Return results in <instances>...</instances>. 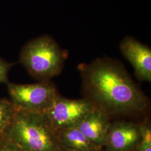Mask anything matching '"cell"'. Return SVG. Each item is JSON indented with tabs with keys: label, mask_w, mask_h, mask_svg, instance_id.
Wrapping results in <instances>:
<instances>
[{
	"label": "cell",
	"mask_w": 151,
	"mask_h": 151,
	"mask_svg": "<svg viewBox=\"0 0 151 151\" xmlns=\"http://www.w3.org/2000/svg\"><path fill=\"white\" fill-rule=\"evenodd\" d=\"M10 101L17 110L43 114L59 94L50 81L32 84H7Z\"/></svg>",
	"instance_id": "cell-4"
},
{
	"label": "cell",
	"mask_w": 151,
	"mask_h": 151,
	"mask_svg": "<svg viewBox=\"0 0 151 151\" xmlns=\"http://www.w3.org/2000/svg\"><path fill=\"white\" fill-rule=\"evenodd\" d=\"M55 134L60 146L64 151H101L77 127L60 130Z\"/></svg>",
	"instance_id": "cell-9"
},
{
	"label": "cell",
	"mask_w": 151,
	"mask_h": 151,
	"mask_svg": "<svg viewBox=\"0 0 151 151\" xmlns=\"http://www.w3.org/2000/svg\"><path fill=\"white\" fill-rule=\"evenodd\" d=\"M2 137L25 151H64L43 114L16 110Z\"/></svg>",
	"instance_id": "cell-2"
},
{
	"label": "cell",
	"mask_w": 151,
	"mask_h": 151,
	"mask_svg": "<svg viewBox=\"0 0 151 151\" xmlns=\"http://www.w3.org/2000/svg\"><path fill=\"white\" fill-rule=\"evenodd\" d=\"M0 151H25L4 138H0Z\"/></svg>",
	"instance_id": "cell-13"
},
{
	"label": "cell",
	"mask_w": 151,
	"mask_h": 151,
	"mask_svg": "<svg viewBox=\"0 0 151 151\" xmlns=\"http://www.w3.org/2000/svg\"><path fill=\"white\" fill-rule=\"evenodd\" d=\"M120 49L133 67L137 78L140 81L151 82V48L135 38L127 36L122 40Z\"/></svg>",
	"instance_id": "cell-7"
},
{
	"label": "cell",
	"mask_w": 151,
	"mask_h": 151,
	"mask_svg": "<svg viewBox=\"0 0 151 151\" xmlns=\"http://www.w3.org/2000/svg\"><path fill=\"white\" fill-rule=\"evenodd\" d=\"M109 116L95 107L83 118L77 127L98 149L104 147L110 126Z\"/></svg>",
	"instance_id": "cell-8"
},
{
	"label": "cell",
	"mask_w": 151,
	"mask_h": 151,
	"mask_svg": "<svg viewBox=\"0 0 151 151\" xmlns=\"http://www.w3.org/2000/svg\"><path fill=\"white\" fill-rule=\"evenodd\" d=\"M140 138L134 151H151V126L149 121L139 124Z\"/></svg>",
	"instance_id": "cell-11"
},
{
	"label": "cell",
	"mask_w": 151,
	"mask_h": 151,
	"mask_svg": "<svg viewBox=\"0 0 151 151\" xmlns=\"http://www.w3.org/2000/svg\"><path fill=\"white\" fill-rule=\"evenodd\" d=\"M140 138L139 124L118 121L110 124L104 147L106 151H134Z\"/></svg>",
	"instance_id": "cell-6"
},
{
	"label": "cell",
	"mask_w": 151,
	"mask_h": 151,
	"mask_svg": "<svg viewBox=\"0 0 151 151\" xmlns=\"http://www.w3.org/2000/svg\"><path fill=\"white\" fill-rule=\"evenodd\" d=\"M14 63H9L0 58V83H8V74Z\"/></svg>",
	"instance_id": "cell-12"
},
{
	"label": "cell",
	"mask_w": 151,
	"mask_h": 151,
	"mask_svg": "<svg viewBox=\"0 0 151 151\" xmlns=\"http://www.w3.org/2000/svg\"><path fill=\"white\" fill-rule=\"evenodd\" d=\"M87 99L108 116L140 113L148 100L120 61L99 58L78 66Z\"/></svg>",
	"instance_id": "cell-1"
},
{
	"label": "cell",
	"mask_w": 151,
	"mask_h": 151,
	"mask_svg": "<svg viewBox=\"0 0 151 151\" xmlns=\"http://www.w3.org/2000/svg\"><path fill=\"white\" fill-rule=\"evenodd\" d=\"M67 57L68 52L61 48L53 38L43 35L23 47L20 62L36 80L50 81L62 72Z\"/></svg>",
	"instance_id": "cell-3"
},
{
	"label": "cell",
	"mask_w": 151,
	"mask_h": 151,
	"mask_svg": "<svg viewBox=\"0 0 151 151\" xmlns=\"http://www.w3.org/2000/svg\"><path fill=\"white\" fill-rule=\"evenodd\" d=\"M15 111L16 109L10 100L0 99V138L11 123Z\"/></svg>",
	"instance_id": "cell-10"
},
{
	"label": "cell",
	"mask_w": 151,
	"mask_h": 151,
	"mask_svg": "<svg viewBox=\"0 0 151 151\" xmlns=\"http://www.w3.org/2000/svg\"><path fill=\"white\" fill-rule=\"evenodd\" d=\"M95 107L93 103L86 98L72 100L59 95L43 114L56 133L60 130L77 127Z\"/></svg>",
	"instance_id": "cell-5"
}]
</instances>
